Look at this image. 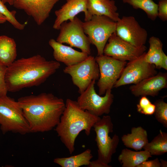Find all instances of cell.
<instances>
[{"label": "cell", "mask_w": 167, "mask_h": 167, "mask_svg": "<svg viewBox=\"0 0 167 167\" xmlns=\"http://www.w3.org/2000/svg\"><path fill=\"white\" fill-rule=\"evenodd\" d=\"M31 132L52 130L59 122L65 108L63 100L52 93L21 97L17 100Z\"/></svg>", "instance_id": "obj_1"}, {"label": "cell", "mask_w": 167, "mask_h": 167, "mask_svg": "<svg viewBox=\"0 0 167 167\" xmlns=\"http://www.w3.org/2000/svg\"><path fill=\"white\" fill-rule=\"evenodd\" d=\"M60 66L59 62L47 60L39 54L15 60L6 70L5 80L8 92H15L39 86Z\"/></svg>", "instance_id": "obj_2"}, {"label": "cell", "mask_w": 167, "mask_h": 167, "mask_svg": "<svg viewBox=\"0 0 167 167\" xmlns=\"http://www.w3.org/2000/svg\"><path fill=\"white\" fill-rule=\"evenodd\" d=\"M101 118L81 109L76 101L66 100L65 109L55 130L70 154L75 151V140L80 132L84 130L89 136L94 125Z\"/></svg>", "instance_id": "obj_3"}, {"label": "cell", "mask_w": 167, "mask_h": 167, "mask_svg": "<svg viewBox=\"0 0 167 167\" xmlns=\"http://www.w3.org/2000/svg\"><path fill=\"white\" fill-rule=\"evenodd\" d=\"M0 127L2 133L24 135L31 132L18 101L7 95L0 97Z\"/></svg>", "instance_id": "obj_4"}, {"label": "cell", "mask_w": 167, "mask_h": 167, "mask_svg": "<svg viewBox=\"0 0 167 167\" xmlns=\"http://www.w3.org/2000/svg\"><path fill=\"white\" fill-rule=\"evenodd\" d=\"M93 127L96 134L95 141L97 147V160L107 165L111 161L119 142V136L115 134L112 138L109 135L113 131V124L110 116H103Z\"/></svg>", "instance_id": "obj_5"}, {"label": "cell", "mask_w": 167, "mask_h": 167, "mask_svg": "<svg viewBox=\"0 0 167 167\" xmlns=\"http://www.w3.org/2000/svg\"><path fill=\"white\" fill-rule=\"evenodd\" d=\"M84 32L91 44L97 50V55L103 54L108 40L116 32V22L105 15H93L89 20L83 22Z\"/></svg>", "instance_id": "obj_6"}, {"label": "cell", "mask_w": 167, "mask_h": 167, "mask_svg": "<svg viewBox=\"0 0 167 167\" xmlns=\"http://www.w3.org/2000/svg\"><path fill=\"white\" fill-rule=\"evenodd\" d=\"M95 81L93 80L87 88L80 94L76 102L81 109L100 117L110 113L114 96L111 89L107 90L104 96L97 94L95 89Z\"/></svg>", "instance_id": "obj_7"}, {"label": "cell", "mask_w": 167, "mask_h": 167, "mask_svg": "<svg viewBox=\"0 0 167 167\" xmlns=\"http://www.w3.org/2000/svg\"><path fill=\"white\" fill-rule=\"evenodd\" d=\"M98 65L100 77L97 83L98 94L102 96L111 89L120 76L127 62L104 54L95 57Z\"/></svg>", "instance_id": "obj_8"}, {"label": "cell", "mask_w": 167, "mask_h": 167, "mask_svg": "<svg viewBox=\"0 0 167 167\" xmlns=\"http://www.w3.org/2000/svg\"><path fill=\"white\" fill-rule=\"evenodd\" d=\"M83 22L77 16L71 21L63 22L60 25L56 41L61 43L67 44L72 47L79 48L81 52L89 55L91 44L84 32Z\"/></svg>", "instance_id": "obj_9"}, {"label": "cell", "mask_w": 167, "mask_h": 167, "mask_svg": "<svg viewBox=\"0 0 167 167\" xmlns=\"http://www.w3.org/2000/svg\"><path fill=\"white\" fill-rule=\"evenodd\" d=\"M63 72L69 75L74 85L80 94L84 92L93 80H98L100 72L95 58L89 55L83 61L76 64L66 66Z\"/></svg>", "instance_id": "obj_10"}, {"label": "cell", "mask_w": 167, "mask_h": 167, "mask_svg": "<svg viewBox=\"0 0 167 167\" xmlns=\"http://www.w3.org/2000/svg\"><path fill=\"white\" fill-rule=\"evenodd\" d=\"M146 53L126 63L113 88L131 84H135L157 74L155 66L145 61Z\"/></svg>", "instance_id": "obj_11"}, {"label": "cell", "mask_w": 167, "mask_h": 167, "mask_svg": "<svg viewBox=\"0 0 167 167\" xmlns=\"http://www.w3.org/2000/svg\"><path fill=\"white\" fill-rule=\"evenodd\" d=\"M103 50V54L121 61H130L135 59L145 52L144 45L137 47L120 38L116 32L109 38Z\"/></svg>", "instance_id": "obj_12"}, {"label": "cell", "mask_w": 167, "mask_h": 167, "mask_svg": "<svg viewBox=\"0 0 167 167\" xmlns=\"http://www.w3.org/2000/svg\"><path fill=\"white\" fill-rule=\"evenodd\" d=\"M116 34L122 39L137 47L145 45L147 31L142 27L133 16H123L116 22Z\"/></svg>", "instance_id": "obj_13"}, {"label": "cell", "mask_w": 167, "mask_h": 167, "mask_svg": "<svg viewBox=\"0 0 167 167\" xmlns=\"http://www.w3.org/2000/svg\"><path fill=\"white\" fill-rule=\"evenodd\" d=\"M60 0H14L12 6L24 11L38 25L49 17L55 5Z\"/></svg>", "instance_id": "obj_14"}, {"label": "cell", "mask_w": 167, "mask_h": 167, "mask_svg": "<svg viewBox=\"0 0 167 167\" xmlns=\"http://www.w3.org/2000/svg\"><path fill=\"white\" fill-rule=\"evenodd\" d=\"M88 0H66V2L59 9L55 11L56 18L53 28L59 30L62 23L67 20L71 21L79 13H84V21L89 20L90 18L87 9Z\"/></svg>", "instance_id": "obj_15"}, {"label": "cell", "mask_w": 167, "mask_h": 167, "mask_svg": "<svg viewBox=\"0 0 167 167\" xmlns=\"http://www.w3.org/2000/svg\"><path fill=\"white\" fill-rule=\"evenodd\" d=\"M167 87V73L160 72L143 80L130 87L129 89L135 96H157L159 92Z\"/></svg>", "instance_id": "obj_16"}, {"label": "cell", "mask_w": 167, "mask_h": 167, "mask_svg": "<svg viewBox=\"0 0 167 167\" xmlns=\"http://www.w3.org/2000/svg\"><path fill=\"white\" fill-rule=\"evenodd\" d=\"M49 45L53 50V57L56 61L62 62L66 66L78 63L89 56L82 52H79L68 46L58 42L54 39L49 41Z\"/></svg>", "instance_id": "obj_17"}, {"label": "cell", "mask_w": 167, "mask_h": 167, "mask_svg": "<svg viewBox=\"0 0 167 167\" xmlns=\"http://www.w3.org/2000/svg\"><path fill=\"white\" fill-rule=\"evenodd\" d=\"M87 9L91 19L94 15H105L117 22L120 18L113 0H88Z\"/></svg>", "instance_id": "obj_18"}, {"label": "cell", "mask_w": 167, "mask_h": 167, "mask_svg": "<svg viewBox=\"0 0 167 167\" xmlns=\"http://www.w3.org/2000/svg\"><path fill=\"white\" fill-rule=\"evenodd\" d=\"M131 133L125 134L121 138L126 147L138 151L142 149L148 142L146 131L140 126L132 127Z\"/></svg>", "instance_id": "obj_19"}, {"label": "cell", "mask_w": 167, "mask_h": 167, "mask_svg": "<svg viewBox=\"0 0 167 167\" xmlns=\"http://www.w3.org/2000/svg\"><path fill=\"white\" fill-rule=\"evenodd\" d=\"M17 56L15 40L7 36H0V64L7 67L15 60Z\"/></svg>", "instance_id": "obj_20"}, {"label": "cell", "mask_w": 167, "mask_h": 167, "mask_svg": "<svg viewBox=\"0 0 167 167\" xmlns=\"http://www.w3.org/2000/svg\"><path fill=\"white\" fill-rule=\"evenodd\" d=\"M152 157L150 153L146 150L135 151L124 148L122 150L118 159L122 167H137Z\"/></svg>", "instance_id": "obj_21"}, {"label": "cell", "mask_w": 167, "mask_h": 167, "mask_svg": "<svg viewBox=\"0 0 167 167\" xmlns=\"http://www.w3.org/2000/svg\"><path fill=\"white\" fill-rule=\"evenodd\" d=\"M91 150L87 149L77 155L67 157L56 158L54 162L62 167H79L88 166L93 157Z\"/></svg>", "instance_id": "obj_22"}, {"label": "cell", "mask_w": 167, "mask_h": 167, "mask_svg": "<svg viewBox=\"0 0 167 167\" xmlns=\"http://www.w3.org/2000/svg\"><path fill=\"white\" fill-rule=\"evenodd\" d=\"M148 42L149 47L148 52L145 54V61L159 69L164 52L163 44L158 38L154 36L150 38Z\"/></svg>", "instance_id": "obj_23"}, {"label": "cell", "mask_w": 167, "mask_h": 167, "mask_svg": "<svg viewBox=\"0 0 167 167\" xmlns=\"http://www.w3.org/2000/svg\"><path fill=\"white\" fill-rule=\"evenodd\" d=\"M143 148L152 155L160 156L167 152V133L161 130L159 133Z\"/></svg>", "instance_id": "obj_24"}, {"label": "cell", "mask_w": 167, "mask_h": 167, "mask_svg": "<svg viewBox=\"0 0 167 167\" xmlns=\"http://www.w3.org/2000/svg\"><path fill=\"white\" fill-rule=\"evenodd\" d=\"M124 3H128L135 9L143 10L148 18L152 21L157 17V4L152 0H122Z\"/></svg>", "instance_id": "obj_25"}, {"label": "cell", "mask_w": 167, "mask_h": 167, "mask_svg": "<svg viewBox=\"0 0 167 167\" xmlns=\"http://www.w3.org/2000/svg\"><path fill=\"white\" fill-rule=\"evenodd\" d=\"M155 109L154 114L156 120L164 126L167 128V103L163 99L155 101Z\"/></svg>", "instance_id": "obj_26"}, {"label": "cell", "mask_w": 167, "mask_h": 167, "mask_svg": "<svg viewBox=\"0 0 167 167\" xmlns=\"http://www.w3.org/2000/svg\"><path fill=\"white\" fill-rule=\"evenodd\" d=\"M0 13L6 18L7 21L15 28L20 30L24 29L25 24L19 22L15 17L16 11L9 10L2 0H0Z\"/></svg>", "instance_id": "obj_27"}, {"label": "cell", "mask_w": 167, "mask_h": 167, "mask_svg": "<svg viewBox=\"0 0 167 167\" xmlns=\"http://www.w3.org/2000/svg\"><path fill=\"white\" fill-rule=\"evenodd\" d=\"M137 110L140 113L152 115L154 113L155 106L152 103L146 96H142L137 105Z\"/></svg>", "instance_id": "obj_28"}, {"label": "cell", "mask_w": 167, "mask_h": 167, "mask_svg": "<svg viewBox=\"0 0 167 167\" xmlns=\"http://www.w3.org/2000/svg\"><path fill=\"white\" fill-rule=\"evenodd\" d=\"M6 67L0 64V97L7 95L8 92L5 80Z\"/></svg>", "instance_id": "obj_29"}, {"label": "cell", "mask_w": 167, "mask_h": 167, "mask_svg": "<svg viewBox=\"0 0 167 167\" xmlns=\"http://www.w3.org/2000/svg\"><path fill=\"white\" fill-rule=\"evenodd\" d=\"M157 5V17L163 21H166L167 0H159Z\"/></svg>", "instance_id": "obj_30"}, {"label": "cell", "mask_w": 167, "mask_h": 167, "mask_svg": "<svg viewBox=\"0 0 167 167\" xmlns=\"http://www.w3.org/2000/svg\"><path fill=\"white\" fill-rule=\"evenodd\" d=\"M161 166L160 161L158 158L152 160L146 161L139 165L137 167H161Z\"/></svg>", "instance_id": "obj_31"}, {"label": "cell", "mask_w": 167, "mask_h": 167, "mask_svg": "<svg viewBox=\"0 0 167 167\" xmlns=\"http://www.w3.org/2000/svg\"><path fill=\"white\" fill-rule=\"evenodd\" d=\"M89 167H111V166L109 165L104 164L98 160H96L91 161L88 166Z\"/></svg>", "instance_id": "obj_32"}, {"label": "cell", "mask_w": 167, "mask_h": 167, "mask_svg": "<svg viewBox=\"0 0 167 167\" xmlns=\"http://www.w3.org/2000/svg\"><path fill=\"white\" fill-rule=\"evenodd\" d=\"M162 68L165 70H167V56L164 52L161 61L159 69Z\"/></svg>", "instance_id": "obj_33"}, {"label": "cell", "mask_w": 167, "mask_h": 167, "mask_svg": "<svg viewBox=\"0 0 167 167\" xmlns=\"http://www.w3.org/2000/svg\"><path fill=\"white\" fill-rule=\"evenodd\" d=\"M6 21V18L0 13V24H3Z\"/></svg>", "instance_id": "obj_34"}, {"label": "cell", "mask_w": 167, "mask_h": 167, "mask_svg": "<svg viewBox=\"0 0 167 167\" xmlns=\"http://www.w3.org/2000/svg\"><path fill=\"white\" fill-rule=\"evenodd\" d=\"M160 161L161 163V167H167V162L166 161L161 159H160Z\"/></svg>", "instance_id": "obj_35"}, {"label": "cell", "mask_w": 167, "mask_h": 167, "mask_svg": "<svg viewBox=\"0 0 167 167\" xmlns=\"http://www.w3.org/2000/svg\"><path fill=\"white\" fill-rule=\"evenodd\" d=\"M4 4L8 3L10 5H13L14 0H2Z\"/></svg>", "instance_id": "obj_36"}]
</instances>
